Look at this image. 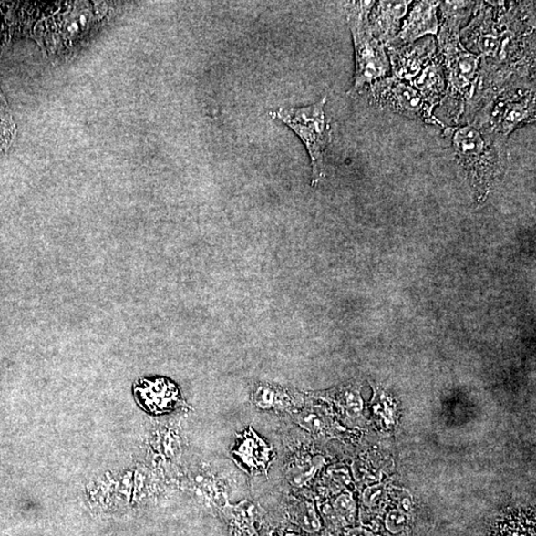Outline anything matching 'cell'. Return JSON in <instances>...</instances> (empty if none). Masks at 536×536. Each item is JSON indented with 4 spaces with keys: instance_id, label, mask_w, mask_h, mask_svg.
<instances>
[{
    "instance_id": "obj_1",
    "label": "cell",
    "mask_w": 536,
    "mask_h": 536,
    "mask_svg": "<svg viewBox=\"0 0 536 536\" xmlns=\"http://www.w3.org/2000/svg\"><path fill=\"white\" fill-rule=\"evenodd\" d=\"M460 30L463 46L481 57L463 121L483 119L511 88L535 84V3L478 2Z\"/></svg>"
},
{
    "instance_id": "obj_2",
    "label": "cell",
    "mask_w": 536,
    "mask_h": 536,
    "mask_svg": "<svg viewBox=\"0 0 536 536\" xmlns=\"http://www.w3.org/2000/svg\"><path fill=\"white\" fill-rule=\"evenodd\" d=\"M475 2H441V24L438 30V57L446 77V89L440 113L459 125L469 99L471 98L481 57L469 52L461 43L460 30L470 18Z\"/></svg>"
},
{
    "instance_id": "obj_3",
    "label": "cell",
    "mask_w": 536,
    "mask_h": 536,
    "mask_svg": "<svg viewBox=\"0 0 536 536\" xmlns=\"http://www.w3.org/2000/svg\"><path fill=\"white\" fill-rule=\"evenodd\" d=\"M455 160L465 171L478 203L486 201L509 162L508 139L472 124L446 127Z\"/></svg>"
},
{
    "instance_id": "obj_4",
    "label": "cell",
    "mask_w": 536,
    "mask_h": 536,
    "mask_svg": "<svg viewBox=\"0 0 536 536\" xmlns=\"http://www.w3.org/2000/svg\"><path fill=\"white\" fill-rule=\"evenodd\" d=\"M376 2H350L345 5L356 54V73L352 94L362 95L366 88L384 79L390 71L385 45L373 35L368 16Z\"/></svg>"
},
{
    "instance_id": "obj_5",
    "label": "cell",
    "mask_w": 536,
    "mask_h": 536,
    "mask_svg": "<svg viewBox=\"0 0 536 536\" xmlns=\"http://www.w3.org/2000/svg\"><path fill=\"white\" fill-rule=\"evenodd\" d=\"M327 96L318 103L297 108H279L272 118L292 129L304 143L311 160L312 186H317L324 178V155L332 141V130L325 114Z\"/></svg>"
},
{
    "instance_id": "obj_6",
    "label": "cell",
    "mask_w": 536,
    "mask_h": 536,
    "mask_svg": "<svg viewBox=\"0 0 536 536\" xmlns=\"http://www.w3.org/2000/svg\"><path fill=\"white\" fill-rule=\"evenodd\" d=\"M370 102L379 108L426 122L428 125L446 128L444 122L435 117V107L418 89L410 83L400 81L394 77H384L365 89Z\"/></svg>"
},
{
    "instance_id": "obj_7",
    "label": "cell",
    "mask_w": 536,
    "mask_h": 536,
    "mask_svg": "<svg viewBox=\"0 0 536 536\" xmlns=\"http://www.w3.org/2000/svg\"><path fill=\"white\" fill-rule=\"evenodd\" d=\"M535 121V84L511 88L490 108L479 128L508 139L512 131Z\"/></svg>"
},
{
    "instance_id": "obj_8",
    "label": "cell",
    "mask_w": 536,
    "mask_h": 536,
    "mask_svg": "<svg viewBox=\"0 0 536 536\" xmlns=\"http://www.w3.org/2000/svg\"><path fill=\"white\" fill-rule=\"evenodd\" d=\"M387 57L394 77L409 83L438 57V44L430 36L405 46H388Z\"/></svg>"
},
{
    "instance_id": "obj_9",
    "label": "cell",
    "mask_w": 536,
    "mask_h": 536,
    "mask_svg": "<svg viewBox=\"0 0 536 536\" xmlns=\"http://www.w3.org/2000/svg\"><path fill=\"white\" fill-rule=\"evenodd\" d=\"M440 3L431 2V0L416 3L397 36L385 47L405 46V45L413 44L424 36H438L439 30L438 9Z\"/></svg>"
},
{
    "instance_id": "obj_10",
    "label": "cell",
    "mask_w": 536,
    "mask_h": 536,
    "mask_svg": "<svg viewBox=\"0 0 536 536\" xmlns=\"http://www.w3.org/2000/svg\"><path fill=\"white\" fill-rule=\"evenodd\" d=\"M412 2H379L371 10L368 21L374 36L386 46L400 30L401 19L406 17Z\"/></svg>"
},
{
    "instance_id": "obj_11",
    "label": "cell",
    "mask_w": 536,
    "mask_h": 536,
    "mask_svg": "<svg viewBox=\"0 0 536 536\" xmlns=\"http://www.w3.org/2000/svg\"><path fill=\"white\" fill-rule=\"evenodd\" d=\"M410 84L435 107L440 105L446 89V77L438 55Z\"/></svg>"
},
{
    "instance_id": "obj_12",
    "label": "cell",
    "mask_w": 536,
    "mask_h": 536,
    "mask_svg": "<svg viewBox=\"0 0 536 536\" xmlns=\"http://www.w3.org/2000/svg\"><path fill=\"white\" fill-rule=\"evenodd\" d=\"M234 453L252 469L266 468L267 462L270 461V448L253 433L243 438Z\"/></svg>"
},
{
    "instance_id": "obj_13",
    "label": "cell",
    "mask_w": 536,
    "mask_h": 536,
    "mask_svg": "<svg viewBox=\"0 0 536 536\" xmlns=\"http://www.w3.org/2000/svg\"><path fill=\"white\" fill-rule=\"evenodd\" d=\"M324 464L322 457H314L309 460H300L290 465L286 473L287 479L292 485L301 487L310 481L316 474L318 469Z\"/></svg>"
},
{
    "instance_id": "obj_14",
    "label": "cell",
    "mask_w": 536,
    "mask_h": 536,
    "mask_svg": "<svg viewBox=\"0 0 536 536\" xmlns=\"http://www.w3.org/2000/svg\"><path fill=\"white\" fill-rule=\"evenodd\" d=\"M294 516L299 526L307 532H317L321 528L317 511L310 502H300L294 510Z\"/></svg>"
},
{
    "instance_id": "obj_15",
    "label": "cell",
    "mask_w": 536,
    "mask_h": 536,
    "mask_svg": "<svg viewBox=\"0 0 536 536\" xmlns=\"http://www.w3.org/2000/svg\"><path fill=\"white\" fill-rule=\"evenodd\" d=\"M334 512L345 522L354 521L356 515V504L353 497L349 494H343L334 501Z\"/></svg>"
},
{
    "instance_id": "obj_16",
    "label": "cell",
    "mask_w": 536,
    "mask_h": 536,
    "mask_svg": "<svg viewBox=\"0 0 536 536\" xmlns=\"http://www.w3.org/2000/svg\"><path fill=\"white\" fill-rule=\"evenodd\" d=\"M299 426L312 432H321L326 428V419L315 410H305L296 417Z\"/></svg>"
},
{
    "instance_id": "obj_17",
    "label": "cell",
    "mask_w": 536,
    "mask_h": 536,
    "mask_svg": "<svg viewBox=\"0 0 536 536\" xmlns=\"http://www.w3.org/2000/svg\"><path fill=\"white\" fill-rule=\"evenodd\" d=\"M385 522L387 531L393 534L404 531L407 526L406 511L400 509L390 510L387 513Z\"/></svg>"
},
{
    "instance_id": "obj_18",
    "label": "cell",
    "mask_w": 536,
    "mask_h": 536,
    "mask_svg": "<svg viewBox=\"0 0 536 536\" xmlns=\"http://www.w3.org/2000/svg\"><path fill=\"white\" fill-rule=\"evenodd\" d=\"M343 406L350 417H357L363 410V401L359 394L347 392L344 395Z\"/></svg>"
},
{
    "instance_id": "obj_19",
    "label": "cell",
    "mask_w": 536,
    "mask_h": 536,
    "mask_svg": "<svg viewBox=\"0 0 536 536\" xmlns=\"http://www.w3.org/2000/svg\"><path fill=\"white\" fill-rule=\"evenodd\" d=\"M385 488L382 485H375L368 487L364 491L363 501L367 507H373L376 502L383 498L385 494Z\"/></svg>"
},
{
    "instance_id": "obj_20",
    "label": "cell",
    "mask_w": 536,
    "mask_h": 536,
    "mask_svg": "<svg viewBox=\"0 0 536 536\" xmlns=\"http://www.w3.org/2000/svg\"><path fill=\"white\" fill-rule=\"evenodd\" d=\"M505 536H534L533 528H523L521 526L510 528Z\"/></svg>"
},
{
    "instance_id": "obj_21",
    "label": "cell",
    "mask_w": 536,
    "mask_h": 536,
    "mask_svg": "<svg viewBox=\"0 0 536 536\" xmlns=\"http://www.w3.org/2000/svg\"><path fill=\"white\" fill-rule=\"evenodd\" d=\"M345 536H375L371 531H368L362 528H356L350 530Z\"/></svg>"
}]
</instances>
